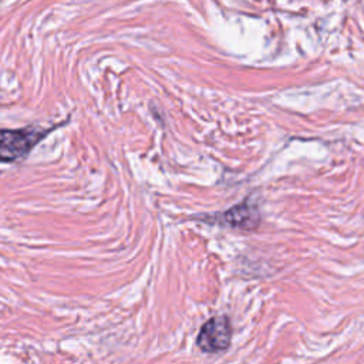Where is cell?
I'll list each match as a JSON object with an SVG mask.
<instances>
[{"label":"cell","instance_id":"6da1fadb","mask_svg":"<svg viewBox=\"0 0 364 364\" xmlns=\"http://www.w3.org/2000/svg\"><path fill=\"white\" fill-rule=\"evenodd\" d=\"M53 128L27 127L20 129H0V162H14L24 158Z\"/></svg>","mask_w":364,"mask_h":364},{"label":"cell","instance_id":"7a4b0ae2","mask_svg":"<svg viewBox=\"0 0 364 364\" xmlns=\"http://www.w3.org/2000/svg\"><path fill=\"white\" fill-rule=\"evenodd\" d=\"M232 327L226 316H216L209 318L200 328L196 343L205 353H220L230 344Z\"/></svg>","mask_w":364,"mask_h":364},{"label":"cell","instance_id":"3957f363","mask_svg":"<svg viewBox=\"0 0 364 364\" xmlns=\"http://www.w3.org/2000/svg\"><path fill=\"white\" fill-rule=\"evenodd\" d=\"M220 222L230 228L255 230L260 225V212L255 203L242 202L222 213Z\"/></svg>","mask_w":364,"mask_h":364}]
</instances>
